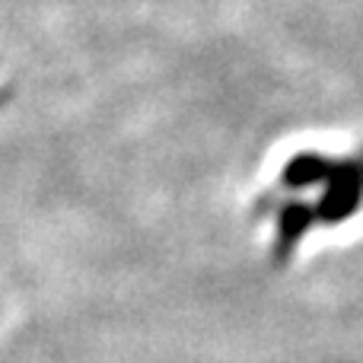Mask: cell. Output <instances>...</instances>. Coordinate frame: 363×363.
<instances>
[{"mask_svg": "<svg viewBox=\"0 0 363 363\" xmlns=\"http://www.w3.org/2000/svg\"><path fill=\"white\" fill-rule=\"evenodd\" d=\"M262 211L274 220V255L287 258L300 236L363 211V153L338 147L287 153L262 191Z\"/></svg>", "mask_w": 363, "mask_h": 363, "instance_id": "6da1fadb", "label": "cell"}]
</instances>
